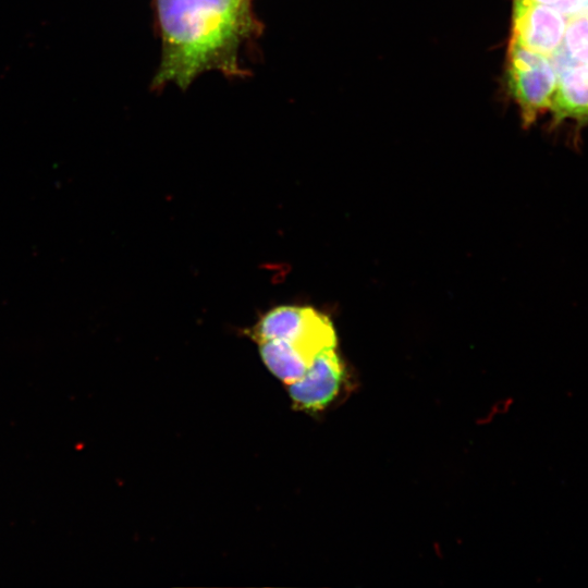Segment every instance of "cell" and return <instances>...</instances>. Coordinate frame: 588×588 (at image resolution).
Listing matches in <instances>:
<instances>
[{
  "mask_svg": "<svg viewBox=\"0 0 588 588\" xmlns=\"http://www.w3.org/2000/svg\"><path fill=\"white\" fill-rule=\"evenodd\" d=\"M562 48L576 62L588 63V15L567 17Z\"/></svg>",
  "mask_w": 588,
  "mask_h": 588,
  "instance_id": "cell-8",
  "label": "cell"
},
{
  "mask_svg": "<svg viewBox=\"0 0 588 588\" xmlns=\"http://www.w3.org/2000/svg\"><path fill=\"white\" fill-rule=\"evenodd\" d=\"M258 345L264 364L285 384L299 379L313 363L295 346L283 340L266 341Z\"/></svg>",
  "mask_w": 588,
  "mask_h": 588,
  "instance_id": "cell-7",
  "label": "cell"
},
{
  "mask_svg": "<svg viewBox=\"0 0 588 588\" xmlns=\"http://www.w3.org/2000/svg\"><path fill=\"white\" fill-rule=\"evenodd\" d=\"M584 14H587V15H588V8H587L586 11L584 12Z\"/></svg>",
  "mask_w": 588,
  "mask_h": 588,
  "instance_id": "cell-11",
  "label": "cell"
},
{
  "mask_svg": "<svg viewBox=\"0 0 588 588\" xmlns=\"http://www.w3.org/2000/svg\"><path fill=\"white\" fill-rule=\"evenodd\" d=\"M566 23L553 5L514 0L512 41L550 58L562 47Z\"/></svg>",
  "mask_w": 588,
  "mask_h": 588,
  "instance_id": "cell-4",
  "label": "cell"
},
{
  "mask_svg": "<svg viewBox=\"0 0 588 588\" xmlns=\"http://www.w3.org/2000/svg\"><path fill=\"white\" fill-rule=\"evenodd\" d=\"M163 51L156 82L188 85L212 68L234 64L248 28V0H157Z\"/></svg>",
  "mask_w": 588,
  "mask_h": 588,
  "instance_id": "cell-1",
  "label": "cell"
},
{
  "mask_svg": "<svg viewBox=\"0 0 588 588\" xmlns=\"http://www.w3.org/2000/svg\"><path fill=\"white\" fill-rule=\"evenodd\" d=\"M507 78L526 125L551 108L558 74L549 57L511 41Z\"/></svg>",
  "mask_w": 588,
  "mask_h": 588,
  "instance_id": "cell-3",
  "label": "cell"
},
{
  "mask_svg": "<svg viewBox=\"0 0 588 588\" xmlns=\"http://www.w3.org/2000/svg\"><path fill=\"white\" fill-rule=\"evenodd\" d=\"M252 339L258 344L271 340L291 343L310 360L336 344L330 319L310 307L279 306L254 326Z\"/></svg>",
  "mask_w": 588,
  "mask_h": 588,
  "instance_id": "cell-2",
  "label": "cell"
},
{
  "mask_svg": "<svg viewBox=\"0 0 588 588\" xmlns=\"http://www.w3.org/2000/svg\"><path fill=\"white\" fill-rule=\"evenodd\" d=\"M551 109L556 122L588 119V63L574 62L558 73Z\"/></svg>",
  "mask_w": 588,
  "mask_h": 588,
  "instance_id": "cell-6",
  "label": "cell"
},
{
  "mask_svg": "<svg viewBox=\"0 0 588 588\" xmlns=\"http://www.w3.org/2000/svg\"><path fill=\"white\" fill-rule=\"evenodd\" d=\"M342 376L343 367L334 348L322 351L299 379L287 384L293 405L308 412L322 409L338 394Z\"/></svg>",
  "mask_w": 588,
  "mask_h": 588,
  "instance_id": "cell-5",
  "label": "cell"
},
{
  "mask_svg": "<svg viewBox=\"0 0 588 588\" xmlns=\"http://www.w3.org/2000/svg\"><path fill=\"white\" fill-rule=\"evenodd\" d=\"M534 1L539 2V3H542V4L555 7L556 3H558L560 0H534Z\"/></svg>",
  "mask_w": 588,
  "mask_h": 588,
  "instance_id": "cell-10",
  "label": "cell"
},
{
  "mask_svg": "<svg viewBox=\"0 0 588 588\" xmlns=\"http://www.w3.org/2000/svg\"><path fill=\"white\" fill-rule=\"evenodd\" d=\"M555 8L566 17L584 14L588 0H560Z\"/></svg>",
  "mask_w": 588,
  "mask_h": 588,
  "instance_id": "cell-9",
  "label": "cell"
}]
</instances>
